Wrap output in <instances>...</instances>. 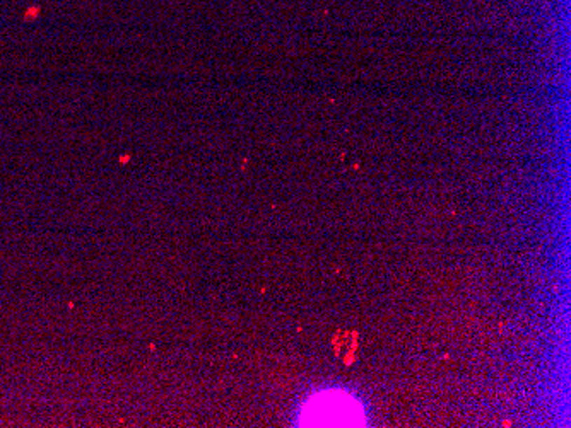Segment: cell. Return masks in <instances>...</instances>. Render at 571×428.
I'll return each instance as SVG.
<instances>
[{
  "label": "cell",
  "instance_id": "1",
  "mask_svg": "<svg viewBox=\"0 0 571 428\" xmlns=\"http://www.w3.org/2000/svg\"><path fill=\"white\" fill-rule=\"evenodd\" d=\"M300 422L305 427H361L363 408L352 396L327 391L306 403Z\"/></svg>",
  "mask_w": 571,
  "mask_h": 428
}]
</instances>
